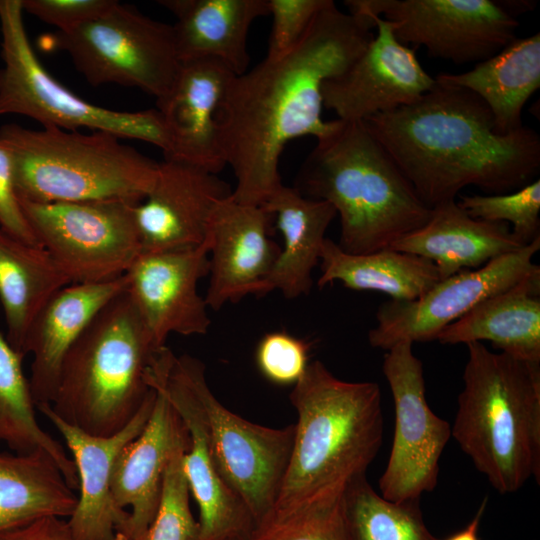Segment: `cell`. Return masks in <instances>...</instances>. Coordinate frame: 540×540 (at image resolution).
Here are the masks:
<instances>
[{"label": "cell", "instance_id": "obj_17", "mask_svg": "<svg viewBox=\"0 0 540 540\" xmlns=\"http://www.w3.org/2000/svg\"><path fill=\"white\" fill-rule=\"evenodd\" d=\"M210 244L192 248L141 252L126 277L128 296L159 349L172 333L204 335L211 321L198 282L209 274Z\"/></svg>", "mask_w": 540, "mask_h": 540}, {"label": "cell", "instance_id": "obj_22", "mask_svg": "<svg viewBox=\"0 0 540 540\" xmlns=\"http://www.w3.org/2000/svg\"><path fill=\"white\" fill-rule=\"evenodd\" d=\"M150 417L142 432L119 453L112 472L114 500L122 509L131 508L119 532L139 540L155 516L164 471L174 453L189 441L188 431L164 393L156 388Z\"/></svg>", "mask_w": 540, "mask_h": 540}, {"label": "cell", "instance_id": "obj_16", "mask_svg": "<svg viewBox=\"0 0 540 540\" xmlns=\"http://www.w3.org/2000/svg\"><path fill=\"white\" fill-rule=\"evenodd\" d=\"M358 17L367 18L376 34L342 74L322 86L323 106L343 121H365L410 105L436 84L414 49L396 38L391 22L374 14Z\"/></svg>", "mask_w": 540, "mask_h": 540}, {"label": "cell", "instance_id": "obj_29", "mask_svg": "<svg viewBox=\"0 0 540 540\" xmlns=\"http://www.w3.org/2000/svg\"><path fill=\"white\" fill-rule=\"evenodd\" d=\"M68 284V277L43 247L0 228V302L6 338L22 356L33 320L52 295Z\"/></svg>", "mask_w": 540, "mask_h": 540}, {"label": "cell", "instance_id": "obj_8", "mask_svg": "<svg viewBox=\"0 0 540 540\" xmlns=\"http://www.w3.org/2000/svg\"><path fill=\"white\" fill-rule=\"evenodd\" d=\"M21 0H0V114L32 118L43 127L87 128L151 143L164 155L170 143L157 109L122 112L96 106L58 82L36 56L23 22Z\"/></svg>", "mask_w": 540, "mask_h": 540}, {"label": "cell", "instance_id": "obj_18", "mask_svg": "<svg viewBox=\"0 0 540 540\" xmlns=\"http://www.w3.org/2000/svg\"><path fill=\"white\" fill-rule=\"evenodd\" d=\"M232 190L217 174L164 157L158 162L151 190L134 209L142 252L202 244L215 207L231 196Z\"/></svg>", "mask_w": 540, "mask_h": 540}, {"label": "cell", "instance_id": "obj_2", "mask_svg": "<svg viewBox=\"0 0 540 540\" xmlns=\"http://www.w3.org/2000/svg\"><path fill=\"white\" fill-rule=\"evenodd\" d=\"M429 208L467 186L504 194L538 179L540 136L501 135L475 93L436 81L416 102L364 121Z\"/></svg>", "mask_w": 540, "mask_h": 540}, {"label": "cell", "instance_id": "obj_26", "mask_svg": "<svg viewBox=\"0 0 540 540\" xmlns=\"http://www.w3.org/2000/svg\"><path fill=\"white\" fill-rule=\"evenodd\" d=\"M441 344L488 341L515 358L540 363V268L445 327Z\"/></svg>", "mask_w": 540, "mask_h": 540}, {"label": "cell", "instance_id": "obj_23", "mask_svg": "<svg viewBox=\"0 0 540 540\" xmlns=\"http://www.w3.org/2000/svg\"><path fill=\"white\" fill-rule=\"evenodd\" d=\"M126 288L125 275L94 283H70L46 302L23 346L32 356L29 386L36 406L51 404L63 360L96 315Z\"/></svg>", "mask_w": 540, "mask_h": 540}, {"label": "cell", "instance_id": "obj_1", "mask_svg": "<svg viewBox=\"0 0 540 540\" xmlns=\"http://www.w3.org/2000/svg\"><path fill=\"white\" fill-rule=\"evenodd\" d=\"M371 22L330 0L288 53L234 76L216 113L218 145L236 179L232 199L261 206L282 184L286 145L326 135L323 84L342 74L374 37Z\"/></svg>", "mask_w": 540, "mask_h": 540}, {"label": "cell", "instance_id": "obj_15", "mask_svg": "<svg viewBox=\"0 0 540 540\" xmlns=\"http://www.w3.org/2000/svg\"><path fill=\"white\" fill-rule=\"evenodd\" d=\"M150 387L160 389L183 421L189 435L184 469L199 507L201 540L226 537L249 539L253 518L227 487L215 466L203 412L186 368L184 355L167 346L156 355L148 372Z\"/></svg>", "mask_w": 540, "mask_h": 540}, {"label": "cell", "instance_id": "obj_39", "mask_svg": "<svg viewBox=\"0 0 540 540\" xmlns=\"http://www.w3.org/2000/svg\"><path fill=\"white\" fill-rule=\"evenodd\" d=\"M115 0H21L24 12L57 31L76 27L106 11Z\"/></svg>", "mask_w": 540, "mask_h": 540}, {"label": "cell", "instance_id": "obj_38", "mask_svg": "<svg viewBox=\"0 0 540 540\" xmlns=\"http://www.w3.org/2000/svg\"><path fill=\"white\" fill-rule=\"evenodd\" d=\"M330 0H267L272 29L266 58H278L302 39L315 16Z\"/></svg>", "mask_w": 540, "mask_h": 540}, {"label": "cell", "instance_id": "obj_32", "mask_svg": "<svg viewBox=\"0 0 540 540\" xmlns=\"http://www.w3.org/2000/svg\"><path fill=\"white\" fill-rule=\"evenodd\" d=\"M23 358L0 332V445L5 444L18 454L45 452L54 459L64 477L71 479L76 473L72 458L36 419V405L23 371Z\"/></svg>", "mask_w": 540, "mask_h": 540}, {"label": "cell", "instance_id": "obj_28", "mask_svg": "<svg viewBox=\"0 0 540 540\" xmlns=\"http://www.w3.org/2000/svg\"><path fill=\"white\" fill-rule=\"evenodd\" d=\"M435 80L475 93L490 109L495 131L511 133L523 126V108L540 87V34L516 38L471 70Z\"/></svg>", "mask_w": 540, "mask_h": 540}, {"label": "cell", "instance_id": "obj_41", "mask_svg": "<svg viewBox=\"0 0 540 540\" xmlns=\"http://www.w3.org/2000/svg\"><path fill=\"white\" fill-rule=\"evenodd\" d=\"M0 540H76L68 522L58 516L39 518L0 534Z\"/></svg>", "mask_w": 540, "mask_h": 540}, {"label": "cell", "instance_id": "obj_36", "mask_svg": "<svg viewBox=\"0 0 540 540\" xmlns=\"http://www.w3.org/2000/svg\"><path fill=\"white\" fill-rule=\"evenodd\" d=\"M457 204L472 218L507 223L523 245L540 236L539 178L509 193L461 195Z\"/></svg>", "mask_w": 540, "mask_h": 540}, {"label": "cell", "instance_id": "obj_43", "mask_svg": "<svg viewBox=\"0 0 540 540\" xmlns=\"http://www.w3.org/2000/svg\"><path fill=\"white\" fill-rule=\"evenodd\" d=\"M114 540H129L127 537H125L123 534L121 533H116V536H115V539Z\"/></svg>", "mask_w": 540, "mask_h": 540}, {"label": "cell", "instance_id": "obj_20", "mask_svg": "<svg viewBox=\"0 0 540 540\" xmlns=\"http://www.w3.org/2000/svg\"><path fill=\"white\" fill-rule=\"evenodd\" d=\"M273 216L262 206L231 196L215 207L207 229L210 244L209 286L205 302L219 310L248 294H257L280 253L269 237Z\"/></svg>", "mask_w": 540, "mask_h": 540}, {"label": "cell", "instance_id": "obj_9", "mask_svg": "<svg viewBox=\"0 0 540 540\" xmlns=\"http://www.w3.org/2000/svg\"><path fill=\"white\" fill-rule=\"evenodd\" d=\"M94 86L136 87L160 99L180 68L172 25L118 1L98 16L48 37Z\"/></svg>", "mask_w": 540, "mask_h": 540}, {"label": "cell", "instance_id": "obj_24", "mask_svg": "<svg viewBox=\"0 0 540 540\" xmlns=\"http://www.w3.org/2000/svg\"><path fill=\"white\" fill-rule=\"evenodd\" d=\"M523 245L507 223L470 217L456 200L433 208L427 222L389 248L423 257L437 268L440 280L477 269Z\"/></svg>", "mask_w": 540, "mask_h": 540}, {"label": "cell", "instance_id": "obj_31", "mask_svg": "<svg viewBox=\"0 0 540 540\" xmlns=\"http://www.w3.org/2000/svg\"><path fill=\"white\" fill-rule=\"evenodd\" d=\"M76 503L47 453H0V534L46 516L70 517Z\"/></svg>", "mask_w": 540, "mask_h": 540}, {"label": "cell", "instance_id": "obj_21", "mask_svg": "<svg viewBox=\"0 0 540 540\" xmlns=\"http://www.w3.org/2000/svg\"><path fill=\"white\" fill-rule=\"evenodd\" d=\"M236 76L214 59L181 62L168 93L157 99L170 149L165 158L183 160L218 174L225 166L221 155L216 113Z\"/></svg>", "mask_w": 540, "mask_h": 540}, {"label": "cell", "instance_id": "obj_42", "mask_svg": "<svg viewBox=\"0 0 540 540\" xmlns=\"http://www.w3.org/2000/svg\"><path fill=\"white\" fill-rule=\"evenodd\" d=\"M486 506H487V498H485L481 502V505L479 506L476 514L474 515L472 520L468 523V525L465 528L450 535L448 538L444 540H479L478 530H479L482 516L486 509Z\"/></svg>", "mask_w": 540, "mask_h": 540}, {"label": "cell", "instance_id": "obj_37", "mask_svg": "<svg viewBox=\"0 0 540 540\" xmlns=\"http://www.w3.org/2000/svg\"><path fill=\"white\" fill-rule=\"evenodd\" d=\"M310 344L285 331L265 334L256 349V363L262 375L279 385L296 384L309 363Z\"/></svg>", "mask_w": 540, "mask_h": 540}, {"label": "cell", "instance_id": "obj_35", "mask_svg": "<svg viewBox=\"0 0 540 540\" xmlns=\"http://www.w3.org/2000/svg\"><path fill=\"white\" fill-rule=\"evenodd\" d=\"M189 441L172 454L164 471L153 521L139 540H201L200 525L190 507V486L184 469Z\"/></svg>", "mask_w": 540, "mask_h": 540}, {"label": "cell", "instance_id": "obj_19", "mask_svg": "<svg viewBox=\"0 0 540 540\" xmlns=\"http://www.w3.org/2000/svg\"><path fill=\"white\" fill-rule=\"evenodd\" d=\"M152 388L132 421L110 436H94L66 423L50 404L36 406L56 427L72 454L77 475L76 507L68 525L76 540H114L129 519V511L119 507L111 488L112 472L121 450L144 429L155 401Z\"/></svg>", "mask_w": 540, "mask_h": 540}, {"label": "cell", "instance_id": "obj_12", "mask_svg": "<svg viewBox=\"0 0 540 540\" xmlns=\"http://www.w3.org/2000/svg\"><path fill=\"white\" fill-rule=\"evenodd\" d=\"M350 14L391 22L404 45L425 47L432 57L477 64L514 39L519 22L495 0H347Z\"/></svg>", "mask_w": 540, "mask_h": 540}, {"label": "cell", "instance_id": "obj_34", "mask_svg": "<svg viewBox=\"0 0 540 540\" xmlns=\"http://www.w3.org/2000/svg\"><path fill=\"white\" fill-rule=\"evenodd\" d=\"M343 490L270 514L253 527L248 540H350L342 505Z\"/></svg>", "mask_w": 540, "mask_h": 540}, {"label": "cell", "instance_id": "obj_14", "mask_svg": "<svg viewBox=\"0 0 540 540\" xmlns=\"http://www.w3.org/2000/svg\"><path fill=\"white\" fill-rule=\"evenodd\" d=\"M539 250L540 236L480 268L462 270L440 280L415 300L390 299L382 303L376 312V325L368 332L369 344L387 351L400 342L436 340L445 327L477 304L540 268L533 262Z\"/></svg>", "mask_w": 540, "mask_h": 540}, {"label": "cell", "instance_id": "obj_25", "mask_svg": "<svg viewBox=\"0 0 540 540\" xmlns=\"http://www.w3.org/2000/svg\"><path fill=\"white\" fill-rule=\"evenodd\" d=\"M176 18L172 25L180 62L214 59L235 75L248 70V33L269 15L267 0H160Z\"/></svg>", "mask_w": 540, "mask_h": 540}, {"label": "cell", "instance_id": "obj_44", "mask_svg": "<svg viewBox=\"0 0 540 540\" xmlns=\"http://www.w3.org/2000/svg\"><path fill=\"white\" fill-rule=\"evenodd\" d=\"M219 540H246V539L240 538V537H226Z\"/></svg>", "mask_w": 540, "mask_h": 540}, {"label": "cell", "instance_id": "obj_4", "mask_svg": "<svg viewBox=\"0 0 540 540\" xmlns=\"http://www.w3.org/2000/svg\"><path fill=\"white\" fill-rule=\"evenodd\" d=\"M289 399L297 423L270 514L342 491L352 479L366 475L383 439L381 391L375 382L341 380L315 360L294 384Z\"/></svg>", "mask_w": 540, "mask_h": 540}, {"label": "cell", "instance_id": "obj_33", "mask_svg": "<svg viewBox=\"0 0 540 540\" xmlns=\"http://www.w3.org/2000/svg\"><path fill=\"white\" fill-rule=\"evenodd\" d=\"M342 505L350 540H442L426 526L419 499L387 500L366 475L346 484Z\"/></svg>", "mask_w": 540, "mask_h": 540}, {"label": "cell", "instance_id": "obj_40", "mask_svg": "<svg viewBox=\"0 0 540 540\" xmlns=\"http://www.w3.org/2000/svg\"><path fill=\"white\" fill-rule=\"evenodd\" d=\"M0 228L25 243L41 246L22 210L16 188L13 159L2 142H0Z\"/></svg>", "mask_w": 540, "mask_h": 540}, {"label": "cell", "instance_id": "obj_5", "mask_svg": "<svg viewBox=\"0 0 540 540\" xmlns=\"http://www.w3.org/2000/svg\"><path fill=\"white\" fill-rule=\"evenodd\" d=\"M451 437L501 494L540 481V363L466 345Z\"/></svg>", "mask_w": 540, "mask_h": 540}, {"label": "cell", "instance_id": "obj_13", "mask_svg": "<svg viewBox=\"0 0 540 540\" xmlns=\"http://www.w3.org/2000/svg\"><path fill=\"white\" fill-rule=\"evenodd\" d=\"M412 345L392 346L382 364L394 401L395 429L379 489L383 498L393 502L420 499L434 490L439 460L451 438L450 424L427 403L423 364Z\"/></svg>", "mask_w": 540, "mask_h": 540}, {"label": "cell", "instance_id": "obj_10", "mask_svg": "<svg viewBox=\"0 0 540 540\" xmlns=\"http://www.w3.org/2000/svg\"><path fill=\"white\" fill-rule=\"evenodd\" d=\"M20 198L39 244L70 283L124 276L142 252L134 209L126 200L39 203Z\"/></svg>", "mask_w": 540, "mask_h": 540}, {"label": "cell", "instance_id": "obj_6", "mask_svg": "<svg viewBox=\"0 0 540 540\" xmlns=\"http://www.w3.org/2000/svg\"><path fill=\"white\" fill-rule=\"evenodd\" d=\"M161 349L123 290L66 354L52 411L90 435L104 437L121 431L152 391L147 376Z\"/></svg>", "mask_w": 540, "mask_h": 540}, {"label": "cell", "instance_id": "obj_27", "mask_svg": "<svg viewBox=\"0 0 540 540\" xmlns=\"http://www.w3.org/2000/svg\"><path fill=\"white\" fill-rule=\"evenodd\" d=\"M261 206L275 218L283 245L258 295L276 289L288 299L309 294L325 233L337 215L334 207L326 201L307 198L296 188L283 184Z\"/></svg>", "mask_w": 540, "mask_h": 540}, {"label": "cell", "instance_id": "obj_7", "mask_svg": "<svg viewBox=\"0 0 540 540\" xmlns=\"http://www.w3.org/2000/svg\"><path fill=\"white\" fill-rule=\"evenodd\" d=\"M119 139L103 131L33 130L17 124L0 128L19 197L39 203H140L153 186L158 163Z\"/></svg>", "mask_w": 540, "mask_h": 540}, {"label": "cell", "instance_id": "obj_30", "mask_svg": "<svg viewBox=\"0 0 540 540\" xmlns=\"http://www.w3.org/2000/svg\"><path fill=\"white\" fill-rule=\"evenodd\" d=\"M319 288L339 281L352 290L376 291L393 300L419 298L440 281L429 260L391 248L368 254H349L326 238L320 255Z\"/></svg>", "mask_w": 540, "mask_h": 540}, {"label": "cell", "instance_id": "obj_11", "mask_svg": "<svg viewBox=\"0 0 540 540\" xmlns=\"http://www.w3.org/2000/svg\"><path fill=\"white\" fill-rule=\"evenodd\" d=\"M184 359L217 471L247 507L255 526L275 506L292 451L294 424L271 428L231 412L212 393L204 364L189 355Z\"/></svg>", "mask_w": 540, "mask_h": 540}, {"label": "cell", "instance_id": "obj_3", "mask_svg": "<svg viewBox=\"0 0 540 540\" xmlns=\"http://www.w3.org/2000/svg\"><path fill=\"white\" fill-rule=\"evenodd\" d=\"M295 188L334 207L340 218L337 244L349 254L389 248L431 213L364 121L334 120L331 131L316 139Z\"/></svg>", "mask_w": 540, "mask_h": 540}]
</instances>
